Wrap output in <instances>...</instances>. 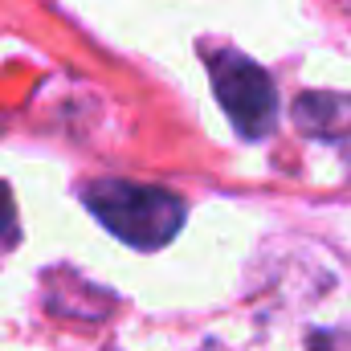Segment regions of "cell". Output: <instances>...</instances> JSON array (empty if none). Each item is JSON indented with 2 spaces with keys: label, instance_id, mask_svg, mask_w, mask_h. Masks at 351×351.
I'll return each instance as SVG.
<instances>
[{
  "label": "cell",
  "instance_id": "5",
  "mask_svg": "<svg viewBox=\"0 0 351 351\" xmlns=\"http://www.w3.org/2000/svg\"><path fill=\"white\" fill-rule=\"evenodd\" d=\"M16 241H21V225H16L12 192H8V184H0V262L16 250Z\"/></svg>",
  "mask_w": 351,
  "mask_h": 351
},
{
  "label": "cell",
  "instance_id": "2",
  "mask_svg": "<svg viewBox=\"0 0 351 351\" xmlns=\"http://www.w3.org/2000/svg\"><path fill=\"white\" fill-rule=\"evenodd\" d=\"M82 204L94 213L102 229H110L119 241L135 250H164L176 233L184 229V200L160 188V184H135V180H90L82 184Z\"/></svg>",
  "mask_w": 351,
  "mask_h": 351
},
{
  "label": "cell",
  "instance_id": "1",
  "mask_svg": "<svg viewBox=\"0 0 351 351\" xmlns=\"http://www.w3.org/2000/svg\"><path fill=\"white\" fill-rule=\"evenodd\" d=\"M265 351H351V282L343 269L298 262L269 282L258 306Z\"/></svg>",
  "mask_w": 351,
  "mask_h": 351
},
{
  "label": "cell",
  "instance_id": "3",
  "mask_svg": "<svg viewBox=\"0 0 351 351\" xmlns=\"http://www.w3.org/2000/svg\"><path fill=\"white\" fill-rule=\"evenodd\" d=\"M204 66H208V78L217 90V102L225 106L233 131L250 143H262L265 135L274 131L278 123V90L274 78L265 74L262 66L229 45H204Z\"/></svg>",
  "mask_w": 351,
  "mask_h": 351
},
{
  "label": "cell",
  "instance_id": "4",
  "mask_svg": "<svg viewBox=\"0 0 351 351\" xmlns=\"http://www.w3.org/2000/svg\"><path fill=\"white\" fill-rule=\"evenodd\" d=\"M294 123L311 139H348L351 135V94L311 90L294 98Z\"/></svg>",
  "mask_w": 351,
  "mask_h": 351
}]
</instances>
